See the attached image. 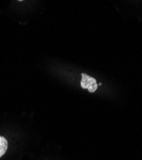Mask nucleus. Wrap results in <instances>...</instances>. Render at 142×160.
<instances>
[{
    "label": "nucleus",
    "instance_id": "f03ea898",
    "mask_svg": "<svg viewBox=\"0 0 142 160\" xmlns=\"http://www.w3.org/2000/svg\"><path fill=\"white\" fill-rule=\"evenodd\" d=\"M8 149V142L7 139L2 136H0V158L2 157Z\"/></svg>",
    "mask_w": 142,
    "mask_h": 160
},
{
    "label": "nucleus",
    "instance_id": "f257e3e1",
    "mask_svg": "<svg viewBox=\"0 0 142 160\" xmlns=\"http://www.w3.org/2000/svg\"><path fill=\"white\" fill-rule=\"evenodd\" d=\"M82 79L81 81V86L84 89H88V90L93 93L97 89V84L96 79L91 76L87 75L86 74H81Z\"/></svg>",
    "mask_w": 142,
    "mask_h": 160
}]
</instances>
